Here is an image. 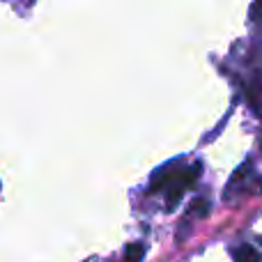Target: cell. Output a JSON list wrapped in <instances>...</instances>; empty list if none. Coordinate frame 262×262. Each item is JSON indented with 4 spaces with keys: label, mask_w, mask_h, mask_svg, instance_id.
<instances>
[{
    "label": "cell",
    "mask_w": 262,
    "mask_h": 262,
    "mask_svg": "<svg viewBox=\"0 0 262 262\" xmlns=\"http://www.w3.org/2000/svg\"><path fill=\"white\" fill-rule=\"evenodd\" d=\"M200 172V163H191V166H184V163H168L161 170H157L152 175V184H149V191L152 193H161L163 200H166V209H175L177 203L184 198V193L195 186Z\"/></svg>",
    "instance_id": "obj_1"
},
{
    "label": "cell",
    "mask_w": 262,
    "mask_h": 262,
    "mask_svg": "<svg viewBox=\"0 0 262 262\" xmlns=\"http://www.w3.org/2000/svg\"><path fill=\"white\" fill-rule=\"evenodd\" d=\"M255 191H262V177L253 170V163L244 161L239 168H237L235 175H232L230 184H228L226 200L237 203V200H242L244 195H253Z\"/></svg>",
    "instance_id": "obj_2"
},
{
    "label": "cell",
    "mask_w": 262,
    "mask_h": 262,
    "mask_svg": "<svg viewBox=\"0 0 262 262\" xmlns=\"http://www.w3.org/2000/svg\"><path fill=\"white\" fill-rule=\"evenodd\" d=\"M230 255L235 262H262L260 251H255L249 242H242L237 246H230Z\"/></svg>",
    "instance_id": "obj_3"
},
{
    "label": "cell",
    "mask_w": 262,
    "mask_h": 262,
    "mask_svg": "<svg viewBox=\"0 0 262 262\" xmlns=\"http://www.w3.org/2000/svg\"><path fill=\"white\" fill-rule=\"evenodd\" d=\"M209 209H212V207H209L207 198H198V200H193V205H191L189 214H186V221H189V219H203V216H207Z\"/></svg>",
    "instance_id": "obj_4"
},
{
    "label": "cell",
    "mask_w": 262,
    "mask_h": 262,
    "mask_svg": "<svg viewBox=\"0 0 262 262\" xmlns=\"http://www.w3.org/2000/svg\"><path fill=\"white\" fill-rule=\"evenodd\" d=\"M145 255V246L143 244H131L127 249V253H124V260L122 262H140Z\"/></svg>",
    "instance_id": "obj_5"
},
{
    "label": "cell",
    "mask_w": 262,
    "mask_h": 262,
    "mask_svg": "<svg viewBox=\"0 0 262 262\" xmlns=\"http://www.w3.org/2000/svg\"><path fill=\"white\" fill-rule=\"evenodd\" d=\"M251 14V21L255 23V26H262V3H253L249 9Z\"/></svg>",
    "instance_id": "obj_6"
}]
</instances>
